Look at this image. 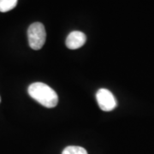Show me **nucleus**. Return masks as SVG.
I'll return each mask as SVG.
<instances>
[{"label":"nucleus","instance_id":"obj_1","mask_svg":"<svg viewBox=\"0 0 154 154\" xmlns=\"http://www.w3.org/2000/svg\"><path fill=\"white\" fill-rule=\"evenodd\" d=\"M31 98L46 108H53L58 103V96L55 91L43 82H34L28 89Z\"/></svg>","mask_w":154,"mask_h":154},{"label":"nucleus","instance_id":"obj_2","mask_svg":"<svg viewBox=\"0 0 154 154\" xmlns=\"http://www.w3.org/2000/svg\"><path fill=\"white\" fill-rule=\"evenodd\" d=\"M28 38L29 46L33 50H40L45 43L46 32L44 25L40 22H34L28 29Z\"/></svg>","mask_w":154,"mask_h":154},{"label":"nucleus","instance_id":"obj_3","mask_svg":"<svg viewBox=\"0 0 154 154\" xmlns=\"http://www.w3.org/2000/svg\"><path fill=\"white\" fill-rule=\"evenodd\" d=\"M96 99L99 108L104 111L113 110L116 107V100L108 89L101 88L96 94Z\"/></svg>","mask_w":154,"mask_h":154},{"label":"nucleus","instance_id":"obj_4","mask_svg":"<svg viewBox=\"0 0 154 154\" xmlns=\"http://www.w3.org/2000/svg\"><path fill=\"white\" fill-rule=\"evenodd\" d=\"M87 41L86 34L80 31H73L68 35L66 38V45L69 49L75 50L83 46Z\"/></svg>","mask_w":154,"mask_h":154},{"label":"nucleus","instance_id":"obj_5","mask_svg":"<svg viewBox=\"0 0 154 154\" xmlns=\"http://www.w3.org/2000/svg\"><path fill=\"white\" fill-rule=\"evenodd\" d=\"M18 0H0V12H8L17 6Z\"/></svg>","mask_w":154,"mask_h":154},{"label":"nucleus","instance_id":"obj_6","mask_svg":"<svg viewBox=\"0 0 154 154\" xmlns=\"http://www.w3.org/2000/svg\"><path fill=\"white\" fill-rule=\"evenodd\" d=\"M62 154H88V152L82 146H69L63 151Z\"/></svg>","mask_w":154,"mask_h":154},{"label":"nucleus","instance_id":"obj_7","mask_svg":"<svg viewBox=\"0 0 154 154\" xmlns=\"http://www.w3.org/2000/svg\"><path fill=\"white\" fill-rule=\"evenodd\" d=\"M0 101H1V98H0Z\"/></svg>","mask_w":154,"mask_h":154}]
</instances>
